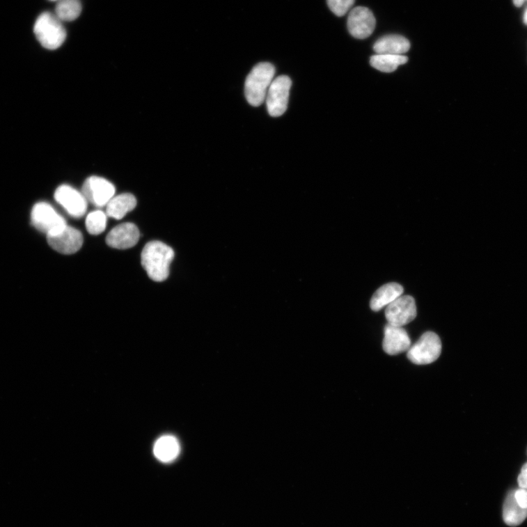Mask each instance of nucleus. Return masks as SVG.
Wrapping results in <instances>:
<instances>
[{
  "instance_id": "bb28decb",
  "label": "nucleus",
  "mask_w": 527,
  "mask_h": 527,
  "mask_svg": "<svg viewBox=\"0 0 527 527\" xmlns=\"http://www.w3.org/2000/svg\"><path fill=\"white\" fill-rule=\"evenodd\" d=\"M50 1H58V0H50Z\"/></svg>"
},
{
  "instance_id": "4468645a",
  "label": "nucleus",
  "mask_w": 527,
  "mask_h": 527,
  "mask_svg": "<svg viewBox=\"0 0 527 527\" xmlns=\"http://www.w3.org/2000/svg\"><path fill=\"white\" fill-rule=\"evenodd\" d=\"M403 293L404 288L400 283H388L384 284L372 296L371 302H370V307L374 311H379L403 295Z\"/></svg>"
},
{
  "instance_id": "f8f14e48",
  "label": "nucleus",
  "mask_w": 527,
  "mask_h": 527,
  "mask_svg": "<svg viewBox=\"0 0 527 527\" xmlns=\"http://www.w3.org/2000/svg\"><path fill=\"white\" fill-rule=\"evenodd\" d=\"M139 237L138 227L132 223H125L113 228L108 234L106 240L109 246L124 250L135 246Z\"/></svg>"
},
{
  "instance_id": "f257e3e1",
  "label": "nucleus",
  "mask_w": 527,
  "mask_h": 527,
  "mask_svg": "<svg viewBox=\"0 0 527 527\" xmlns=\"http://www.w3.org/2000/svg\"><path fill=\"white\" fill-rule=\"evenodd\" d=\"M175 258L173 249L160 241L150 242L141 253V265L150 278L162 282L169 275L170 265Z\"/></svg>"
},
{
  "instance_id": "423d86ee",
  "label": "nucleus",
  "mask_w": 527,
  "mask_h": 527,
  "mask_svg": "<svg viewBox=\"0 0 527 527\" xmlns=\"http://www.w3.org/2000/svg\"><path fill=\"white\" fill-rule=\"evenodd\" d=\"M31 221L38 231L47 235L54 234L67 226L65 219L47 203H39L33 207Z\"/></svg>"
},
{
  "instance_id": "4be33fe9",
  "label": "nucleus",
  "mask_w": 527,
  "mask_h": 527,
  "mask_svg": "<svg viewBox=\"0 0 527 527\" xmlns=\"http://www.w3.org/2000/svg\"><path fill=\"white\" fill-rule=\"evenodd\" d=\"M354 3V0H327V5L337 17L345 16Z\"/></svg>"
},
{
  "instance_id": "a211bd4d",
  "label": "nucleus",
  "mask_w": 527,
  "mask_h": 527,
  "mask_svg": "<svg viewBox=\"0 0 527 527\" xmlns=\"http://www.w3.org/2000/svg\"><path fill=\"white\" fill-rule=\"evenodd\" d=\"M527 518V509L521 508L516 501L514 491H510L503 506L504 521L510 526L520 525Z\"/></svg>"
},
{
  "instance_id": "f03ea898",
  "label": "nucleus",
  "mask_w": 527,
  "mask_h": 527,
  "mask_svg": "<svg viewBox=\"0 0 527 527\" xmlns=\"http://www.w3.org/2000/svg\"><path fill=\"white\" fill-rule=\"evenodd\" d=\"M275 74V67L269 63H259L252 69L245 84L246 97L251 106L260 107L265 101Z\"/></svg>"
},
{
  "instance_id": "9d476101",
  "label": "nucleus",
  "mask_w": 527,
  "mask_h": 527,
  "mask_svg": "<svg viewBox=\"0 0 527 527\" xmlns=\"http://www.w3.org/2000/svg\"><path fill=\"white\" fill-rule=\"evenodd\" d=\"M54 198L68 213L74 218H81L86 212L88 201L82 193L73 187L63 184L56 190Z\"/></svg>"
},
{
  "instance_id": "ddd939ff",
  "label": "nucleus",
  "mask_w": 527,
  "mask_h": 527,
  "mask_svg": "<svg viewBox=\"0 0 527 527\" xmlns=\"http://www.w3.org/2000/svg\"><path fill=\"white\" fill-rule=\"evenodd\" d=\"M383 349L388 354L397 355L407 352L411 347V340L403 327L388 324L384 327Z\"/></svg>"
},
{
  "instance_id": "f3484780",
  "label": "nucleus",
  "mask_w": 527,
  "mask_h": 527,
  "mask_svg": "<svg viewBox=\"0 0 527 527\" xmlns=\"http://www.w3.org/2000/svg\"><path fill=\"white\" fill-rule=\"evenodd\" d=\"M155 457L159 461L168 463L177 459L180 452L178 440L173 436L165 435L156 441L153 448Z\"/></svg>"
},
{
  "instance_id": "9b49d317",
  "label": "nucleus",
  "mask_w": 527,
  "mask_h": 527,
  "mask_svg": "<svg viewBox=\"0 0 527 527\" xmlns=\"http://www.w3.org/2000/svg\"><path fill=\"white\" fill-rule=\"evenodd\" d=\"M347 26L349 33L354 38L365 39L373 33L376 19L371 10L365 7H357L351 10Z\"/></svg>"
},
{
  "instance_id": "a878e982",
  "label": "nucleus",
  "mask_w": 527,
  "mask_h": 527,
  "mask_svg": "<svg viewBox=\"0 0 527 527\" xmlns=\"http://www.w3.org/2000/svg\"><path fill=\"white\" fill-rule=\"evenodd\" d=\"M524 23L527 26V8L524 13Z\"/></svg>"
},
{
  "instance_id": "39448f33",
  "label": "nucleus",
  "mask_w": 527,
  "mask_h": 527,
  "mask_svg": "<svg viewBox=\"0 0 527 527\" xmlns=\"http://www.w3.org/2000/svg\"><path fill=\"white\" fill-rule=\"evenodd\" d=\"M292 80L288 76H280L270 84L266 96V104L270 116H282L288 109Z\"/></svg>"
},
{
  "instance_id": "2eb2a0df",
  "label": "nucleus",
  "mask_w": 527,
  "mask_h": 527,
  "mask_svg": "<svg viewBox=\"0 0 527 527\" xmlns=\"http://www.w3.org/2000/svg\"><path fill=\"white\" fill-rule=\"evenodd\" d=\"M410 49V42L404 37L389 35L379 38L374 46L377 54L403 55Z\"/></svg>"
},
{
  "instance_id": "aec40b11",
  "label": "nucleus",
  "mask_w": 527,
  "mask_h": 527,
  "mask_svg": "<svg viewBox=\"0 0 527 527\" xmlns=\"http://www.w3.org/2000/svg\"><path fill=\"white\" fill-rule=\"evenodd\" d=\"M81 10L80 0H58L55 15L62 22H73L79 18Z\"/></svg>"
},
{
  "instance_id": "393cba45",
  "label": "nucleus",
  "mask_w": 527,
  "mask_h": 527,
  "mask_svg": "<svg viewBox=\"0 0 527 527\" xmlns=\"http://www.w3.org/2000/svg\"><path fill=\"white\" fill-rule=\"evenodd\" d=\"M525 0H512L516 7L520 8L524 3Z\"/></svg>"
},
{
  "instance_id": "412c9836",
  "label": "nucleus",
  "mask_w": 527,
  "mask_h": 527,
  "mask_svg": "<svg viewBox=\"0 0 527 527\" xmlns=\"http://www.w3.org/2000/svg\"><path fill=\"white\" fill-rule=\"evenodd\" d=\"M107 225V215L101 210H96L90 213L86 219L88 232L92 235L103 233Z\"/></svg>"
},
{
  "instance_id": "6ab92c4d",
  "label": "nucleus",
  "mask_w": 527,
  "mask_h": 527,
  "mask_svg": "<svg viewBox=\"0 0 527 527\" xmlns=\"http://www.w3.org/2000/svg\"><path fill=\"white\" fill-rule=\"evenodd\" d=\"M407 56L404 55L376 54L372 56V66L384 73H392L398 66L407 63Z\"/></svg>"
},
{
  "instance_id": "20e7f679",
  "label": "nucleus",
  "mask_w": 527,
  "mask_h": 527,
  "mask_svg": "<svg viewBox=\"0 0 527 527\" xmlns=\"http://www.w3.org/2000/svg\"><path fill=\"white\" fill-rule=\"evenodd\" d=\"M441 352V342L433 332H426L407 351V358L416 365H428L435 362Z\"/></svg>"
},
{
  "instance_id": "b1692460",
  "label": "nucleus",
  "mask_w": 527,
  "mask_h": 527,
  "mask_svg": "<svg viewBox=\"0 0 527 527\" xmlns=\"http://www.w3.org/2000/svg\"><path fill=\"white\" fill-rule=\"evenodd\" d=\"M518 482L521 489H527V463H526L521 469V472L518 478Z\"/></svg>"
},
{
  "instance_id": "dca6fc26",
  "label": "nucleus",
  "mask_w": 527,
  "mask_h": 527,
  "mask_svg": "<svg viewBox=\"0 0 527 527\" xmlns=\"http://www.w3.org/2000/svg\"><path fill=\"white\" fill-rule=\"evenodd\" d=\"M136 205V198L131 194L113 196L107 205L106 214L110 218L120 220L132 211Z\"/></svg>"
},
{
  "instance_id": "1a4fd4ad",
  "label": "nucleus",
  "mask_w": 527,
  "mask_h": 527,
  "mask_svg": "<svg viewBox=\"0 0 527 527\" xmlns=\"http://www.w3.org/2000/svg\"><path fill=\"white\" fill-rule=\"evenodd\" d=\"M47 240L49 245L56 251L70 255L81 249L84 238L79 230L67 225L62 230L47 235Z\"/></svg>"
},
{
  "instance_id": "5701e85b",
  "label": "nucleus",
  "mask_w": 527,
  "mask_h": 527,
  "mask_svg": "<svg viewBox=\"0 0 527 527\" xmlns=\"http://www.w3.org/2000/svg\"><path fill=\"white\" fill-rule=\"evenodd\" d=\"M514 496L518 504L527 509V489H520L514 491Z\"/></svg>"
},
{
  "instance_id": "6e6552de",
  "label": "nucleus",
  "mask_w": 527,
  "mask_h": 527,
  "mask_svg": "<svg viewBox=\"0 0 527 527\" xmlns=\"http://www.w3.org/2000/svg\"><path fill=\"white\" fill-rule=\"evenodd\" d=\"M417 317V306L415 299L409 295H402L388 305L386 309V317L388 324L404 327Z\"/></svg>"
},
{
  "instance_id": "7ed1b4c3",
  "label": "nucleus",
  "mask_w": 527,
  "mask_h": 527,
  "mask_svg": "<svg viewBox=\"0 0 527 527\" xmlns=\"http://www.w3.org/2000/svg\"><path fill=\"white\" fill-rule=\"evenodd\" d=\"M34 33L42 47L49 50L59 49L67 37L63 22L55 13L40 14L34 25Z\"/></svg>"
},
{
  "instance_id": "0eeeda50",
  "label": "nucleus",
  "mask_w": 527,
  "mask_h": 527,
  "mask_svg": "<svg viewBox=\"0 0 527 527\" xmlns=\"http://www.w3.org/2000/svg\"><path fill=\"white\" fill-rule=\"evenodd\" d=\"M81 193L88 203L96 207H104L115 196L116 187L105 178L93 176L85 180Z\"/></svg>"
}]
</instances>
